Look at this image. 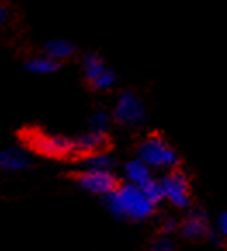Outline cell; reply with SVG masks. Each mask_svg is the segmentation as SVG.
Listing matches in <instances>:
<instances>
[{
    "instance_id": "52a82bcc",
    "label": "cell",
    "mask_w": 227,
    "mask_h": 251,
    "mask_svg": "<svg viewBox=\"0 0 227 251\" xmlns=\"http://www.w3.org/2000/svg\"><path fill=\"white\" fill-rule=\"evenodd\" d=\"M179 232L184 239L187 241H206L208 234L212 232L210 227V218L205 210L201 208H193L187 211L186 218L179 224Z\"/></svg>"
},
{
    "instance_id": "4fadbf2b",
    "label": "cell",
    "mask_w": 227,
    "mask_h": 251,
    "mask_svg": "<svg viewBox=\"0 0 227 251\" xmlns=\"http://www.w3.org/2000/svg\"><path fill=\"white\" fill-rule=\"evenodd\" d=\"M106 68L108 66H106L104 59H102L99 54H96V52H89V54H85L82 57V70H83V75H85V80L89 81V83L96 80Z\"/></svg>"
},
{
    "instance_id": "5bb4252c",
    "label": "cell",
    "mask_w": 227,
    "mask_h": 251,
    "mask_svg": "<svg viewBox=\"0 0 227 251\" xmlns=\"http://www.w3.org/2000/svg\"><path fill=\"white\" fill-rule=\"evenodd\" d=\"M85 168H99V170H113L116 166V158L108 151H99L94 154L83 156Z\"/></svg>"
},
{
    "instance_id": "d6986e66",
    "label": "cell",
    "mask_w": 227,
    "mask_h": 251,
    "mask_svg": "<svg viewBox=\"0 0 227 251\" xmlns=\"http://www.w3.org/2000/svg\"><path fill=\"white\" fill-rule=\"evenodd\" d=\"M217 232L220 234V237H222L227 244V210L220 211V213L217 215Z\"/></svg>"
},
{
    "instance_id": "3957f363",
    "label": "cell",
    "mask_w": 227,
    "mask_h": 251,
    "mask_svg": "<svg viewBox=\"0 0 227 251\" xmlns=\"http://www.w3.org/2000/svg\"><path fill=\"white\" fill-rule=\"evenodd\" d=\"M111 116L118 125L127 126V128H137V126L144 125L146 118H148V111H146V104L139 94H135L134 90H123L116 97Z\"/></svg>"
},
{
    "instance_id": "7a4b0ae2",
    "label": "cell",
    "mask_w": 227,
    "mask_h": 251,
    "mask_svg": "<svg viewBox=\"0 0 227 251\" xmlns=\"http://www.w3.org/2000/svg\"><path fill=\"white\" fill-rule=\"evenodd\" d=\"M137 156L153 170H174L179 168L180 156L165 137L153 133L137 146Z\"/></svg>"
},
{
    "instance_id": "ac0fdd59",
    "label": "cell",
    "mask_w": 227,
    "mask_h": 251,
    "mask_svg": "<svg viewBox=\"0 0 227 251\" xmlns=\"http://www.w3.org/2000/svg\"><path fill=\"white\" fill-rule=\"evenodd\" d=\"M151 248H153L154 251H172V250H175V244L170 237L165 236V234H161V237L154 239V243Z\"/></svg>"
},
{
    "instance_id": "2e32d148",
    "label": "cell",
    "mask_w": 227,
    "mask_h": 251,
    "mask_svg": "<svg viewBox=\"0 0 227 251\" xmlns=\"http://www.w3.org/2000/svg\"><path fill=\"white\" fill-rule=\"evenodd\" d=\"M116 73L113 70H109V68H106L102 73L99 75V76L96 78L94 81H90L89 85L92 90H97V92H108V90H111L113 87L116 85Z\"/></svg>"
},
{
    "instance_id": "9a60e30c",
    "label": "cell",
    "mask_w": 227,
    "mask_h": 251,
    "mask_svg": "<svg viewBox=\"0 0 227 251\" xmlns=\"http://www.w3.org/2000/svg\"><path fill=\"white\" fill-rule=\"evenodd\" d=\"M111 122H113L111 113L106 111V109H102V107H99V109H96L92 115H90L89 130H92V132L108 133L109 126H111Z\"/></svg>"
},
{
    "instance_id": "e0dca14e",
    "label": "cell",
    "mask_w": 227,
    "mask_h": 251,
    "mask_svg": "<svg viewBox=\"0 0 227 251\" xmlns=\"http://www.w3.org/2000/svg\"><path fill=\"white\" fill-rule=\"evenodd\" d=\"M139 187L144 191V194L153 201L154 204H160L161 201H165L163 198V187H161V180L156 177H149L144 184H141Z\"/></svg>"
},
{
    "instance_id": "44dd1931",
    "label": "cell",
    "mask_w": 227,
    "mask_h": 251,
    "mask_svg": "<svg viewBox=\"0 0 227 251\" xmlns=\"http://www.w3.org/2000/svg\"><path fill=\"white\" fill-rule=\"evenodd\" d=\"M9 19H11V9L5 4H0V28L4 25H7Z\"/></svg>"
},
{
    "instance_id": "ffe728a7",
    "label": "cell",
    "mask_w": 227,
    "mask_h": 251,
    "mask_svg": "<svg viewBox=\"0 0 227 251\" xmlns=\"http://www.w3.org/2000/svg\"><path fill=\"white\" fill-rule=\"evenodd\" d=\"M177 230H179V222L174 220V218H165V220L161 222L160 232L165 234V236H170V234L177 232Z\"/></svg>"
},
{
    "instance_id": "30bf717a",
    "label": "cell",
    "mask_w": 227,
    "mask_h": 251,
    "mask_svg": "<svg viewBox=\"0 0 227 251\" xmlns=\"http://www.w3.org/2000/svg\"><path fill=\"white\" fill-rule=\"evenodd\" d=\"M42 52L45 55H49V57L63 63V61L70 59V57H73L76 54V45L71 44L70 40H64V38H54V40L45 42L44 47H42Z\"/></svg>"
},
{
    "instance_id": "5b68a950",
    "label": "cell",
    "mask_w": 227,
    "mask_h": 251,
    "mask_svg": "<svg viewBox=\"0 0 227 251\" xmlns=\"http://www.w3.org/2000/svg\"><path fill=\"white\" fill-rule=\"evenodd\" d=\"M73 178L83 191L97 194L101 198L109 194L120 184L113 170H99V168H85L82 172H76L73 174Z\"/></svg>"
},
{
    "instance_id": "8fae6325",
    "label": "cell",
    "mask_w": 227,
    "mask_h": 251,
    "mask_svg": "<svg viewBox=\"0 0 227 251\" xmlns=\"http://www.w3.org/2000/svg\"><path fill=\"white\" fill-rule=\"evenodd\" d=\"M123 174H125L127 182L135 184V185H141V184H144L149 177H153V168L146 165V163L137 156V158L130 159V161L125 165Z\"/></svg>"
},
{
    "instance_id": "ba28073f",
    "label": "cell",
    "mask_w": 227,
    "mask_h": 251,
    "mask_svg": "<svg viewBox=\"0 0 227 251\" xmlns=\"http://www.w3.org/2000/svg\"><path fill=\"white\" fill-rule=\"evenodd\" d=\"M73 148L75 154L76 156H89L94 152L99 151H108L109 148V137L108 133H101V132H89L82 133L76 139H73Z\"/></svg>"
},
{
    "instance_id": "8992f818",
    "label": "cell",
    "mask_w": 227,
    "mask_h": 251,
    "mask_svg": "<svg viewBox=\"0 0 227 251\" xmlns=\"http://www.w3.org/2000/svg\"><path fill=\"white\" fill-rule=\"evenodd\" d=\"M28 146L49 158H66L75 154L73 139L57 133H31Z\"/></svg>"
},
{
    "instance_id": "6da1fadb",
    "label": "cell",
    "mask_w": 227,
    "mask_h": 251,
    "mask_svg": "<svg viewBox=\"0 0 227 251\" xmlns=\"http://www.w3.org/2000/svg\"><path fill=\"white\" fill-rule=\"evenodd\" d=\"M106 210L120 220L144 222L156 213V204L149 200L139 185L120 182L109 194L102 196Z\"/></svg>"
},
{
    "instance_id": "277c9868",
    "label": "cell",
    "mask_w": 227,
    "mask_h": 251,
    "mask_svg": "<svg viewBox=\"0 0 227 251\" xmlns=\"http://www.w3.org/2000/svg\"><path fill=\"white\" fill-rule=\"evenodd\" d=\"M160 180L165 201L172 203L179 210H189L193 200H191L189 178L186 177V174L180 172L179 168H174V170H168Z\"/></svg>"
},
{
    "instance_id": "7c38bea8",
    "label": "cell",
    "mask_w": 227,
    "mask_h": 251,
    "mask_svg": "<svg viewBox=\"0 0 227 251\" xmlns=\"http://www.w3.org/2000/svg\"><path fill=\"white\" fill-rule=\"evenodd\" d=\"M25 68H26L30 73H35V75H50L59 70L61 63L52 59V57H49V55L42 54V55L30 57V59L25 63Z\"/></svg>"
},
{
    "instance_id": "9c48e42d",
    "label": "cell",
    "mask_w": 227,
    "mask_h": 251,
    "mask_svg": "<svg viewBox=\"0 0 227 251\" xmlns=\"http://www.w3.org/2000/svg\"><path fill=\"white\" fill-rule=\"evenodd\" d=\"M31 166V158L26 151L19 148H9L0 151V170L21 172Z\"/></svg>"
}]
</instances>
